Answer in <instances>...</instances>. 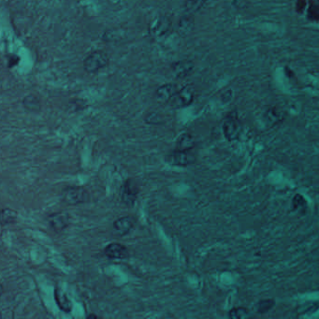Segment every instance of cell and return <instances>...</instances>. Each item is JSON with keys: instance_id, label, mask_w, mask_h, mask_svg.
Listing matches in <instances>:
<instances>
[{"instance_id": "6da1fadb", "label": "cell", "mask_w": 319, "mask_h": 319, "mask_svg": "<svg viewBox=\"0 0 319 319\" xmlns=\"http://www.w3.org/2000/svg\"><path fill=\"white\" fill-rule=\"evenodd\" d=\"M110 58L104 51H94L83 60V69L88 74H96L99 70L109 65Z\"/></svg>"}, {"instance_id": "7a4b0ae2", "label": "cell", "mask_w": 319, "mask_h": 319, "mask_svg": "<svg viewBox=\"0 0 319 319\" xmlns=\"http://www.w3.org/2000/svg\"><path fill=\"white\" fill-rule=\"evenodd\" d=\"M166 163L172 166L178 167H187L189 165L196 163L197 161V154L192 150H178L174 149L171 151L166 157Z\"/></svg>"}, {"instance_id": "3957f363", "label": "cell", "mask_w": 319, "mask_h": 319, "mask_svg": "<svg viewBox=\"0 0 319 319\" xmlns=\"http://www.w3.org/2000/svg\"><path fill=\"white\" fill-rule=\"evenodd\" d=\"M243 130V126L238 118L236 111H232L224 119L223 132L225 138L229 141H237Z\"/></svg>"}, {"instance_id": "277c9868", "label": "cell", "mask_w": 319, "mask_h": 319, "mask_svg": "<svg viewBox=\"0 0 319 319\" xmlns=\"http://www.w3.org/2000/svg\"><path fill=\"white\" fill-rule=\"evenodd\" d=\"M88 194L82 186H70L63 191V201L68 205H77L87 201Z\"/></svg>"}, {"instance_id": "5b68a950", "label": "cell", "mask_w": 319, "mask_h": 319, "mask_svg": "<svg viewBox=\"0 0 319 319\" xmlns=\"http://www.w3.org/2000/svg\"><path fill=\"white\" fill-rule=\"evenodd\" d=\"M171 100V105L176 109L188 107L193 103V89L190 87H184V88L179 90Z\"/></svg>"}, {"instance_id": "8992f818", "label": "cell", "mask_w": 319, "mask_h": 319, "mask_svg": "<svg viewBox=\"0 0 319 319\" xmlns=\"http://www.w3.org/2000/svg\"><path fill=\"white\" fill-rule=\"evenodd\" d=\"M139 195V189L131 179H127L122 187V201L126 206L133 207Z\"/></svg>"}, {"instance_id": "52a82bcc", "label": "cell", "mask_w": 319, "mask_h": 319, "mask_svg": "<svg viewBox=\"0 0 319 319\" xmlns=\"http://www.w3.org/2000/svg\"><path fill=\"white\" fill-rule=\"evenodd\" d=\"M171 31V21L168 17H159L152 22L150 32L155 37H163Z\"/></svg>"}, {"instance_id": "ba28073f", "label": "cell", "mask_w": 319, "mask_h": 319, "mask_svg": "<svg viewBox=\"0 0 319 319\" xmlns=\"http://www.w3.org/2000/svg\"><path fill=\"white\" fill-rule=\"evenodd\" d=\"M194 69V63L190 60H181L171 65V71L177 79L186 78Z\"/></svg>"}, {"instance_id": "9c48e42d", "label": "cell", "mask_w": 319, "mask_h": 319, "mask_svg": "<svg viewBox=\"0 0 319 319\" xmlns=\"http://www.w3.org/2000/svg\"><path fill=\"white\" fill-rule=\"evenodd\" d=\"M104 255L110 260H125L129 256L126 246L116 243L108 245L104 249Z\"/></svg>"}, {"instance_id": "30bf717a", "label": "cell", "mask_w": 319, "mask_h": 319, "mask_svg": "<svg viewBox=\"0 0 319 319\" xmlns=\"http://www.w3.org/2000/svg\"><path fill=\"white\" fill-rule=\"evenodd\" d=\"M135 220L130 215L121 217L113 223V230L118 236H126L133 229Z\"/></svg>"}, {"instance_id": "8fae6325", "label": "cell", "mask_w": 319, "mask_h": 319, "mask_svg": "<svg viewBox=\"0 0 319 319\" xmlns=\"http://www.w3.org/2000/svg\"><path fill=\"white\" fill-rule=\"evenodd\" d=\"M48 223L55 231L65 230L69 224V215L67 213H54L48 216Z\"/></svg>"}, {"instance_id": "7c38bea8", "label": "cell", "mask_w": 319, "mask_h": 319, "mask_svg": "<svg viewBox=\"0 0 319 319\" xmlns=\"http://www.w3.org/2000/svg\"><path fill=\"white\" fill-rule=\"evenodd\" d=\"M180 88L178 85L175 83L164 84L156 90V99L159 100L160 102H168L175 96V94L178 92Z\"/></svg>"}, {"instance_id": "4fadbf2b", "label": "cell", "mask_w": 319, "mask_h": 319, "mask_svg": "<svg viewBox=\"0 0 319 319\" xmlns=\"http://www.w3.org/2000/svg\"><path fill=\"white\" fill-rule=\"evenodd\" d=\"M54 299L58 305L60 309L65 313H70L72 310V304L70 300L67 297V294L63 292L59 289H55L54 290Z\"/></svg>"}, {"instance_id": "5bb4252c", "label": "cell", "mask_w": 319, "mask_h": 319, "mask_svg": "<svg viewBox=\"0 0 319 319\" xmlns=\"http://www.w3.org/2000/svg\"><path fill=\"white\" fill-rule=\"evenodd\" d=\"M292 207L300 215H305L308 211V203L303 195L296 194L292 199Z\"/></svg>"}, {"instance_id": "9a60e30c", "label": "cell", "mask_w": 319, "mask_h": 319, "mask_svg": "<svg viewBox=\"0 0 319 319\" xmlns=\"http://www.w3.org/2000/svg\"><path fill=\"white\" fill-rule=\"evenodd\" d=\"M195 147V140L193 136L188 133H184L179 137L176 143V149L178 150H192Z\"/></svg>"}, {"instance_id": "2e32d148", "label": "cell", "mask_w": 319, "mask_h": 319, "mask_svg": "<svg viewBox=\"0 0 319 319\" xmlns=\"http://www.w3.org/2000/svg\"><path fill=\"white\" fill-rule=\"evenodd\" d=\"M17 220V214L11 209H2L0 211V225L7 226L10 224H14Z\"/></svg>"}, {"instance_id": "e0dca14e", "label": "cell", "mask_w": 319, "mask_h": 319, "mask_svg": "<svg viewBox=\"0 0 319 319\" xmlns=\"http://www.w3.org/2000/svg\"><path fill=\"white\" fill-rule=\"evenodd\" d=\"M194 20L193 15L186 13L180 21L179 24V32L182 36H186L191 30L193 29Z\"/></svg>"}, {"instance_id": "ac0fdd59", "label": "cell", "mask_w": 319, "mask_h": 319, "mask_svg": "<svg viewBox=\"0 0 319 319\" xmlns=\"http://www.w3.org/2000/svg\"><path fill=\"white\" fill-rule=\"evenodd\" d=\"M22 104L26 111H31V112H37L40 110L39 99L33 95L24 97L22 100Z\"/></svg>"}, {"instance_id": "d6986e66", "label": "cell", "mask_w": 319, "mask_h": 319, "mask_svg": "<svg viewBox=\"0 0 319 319\" xmlns=\"http://www.w3.org/2000/svg\"><path fill=\"white\" fill-rule=\"evenodd\" d=\"M275 306V301L274 299H265L260 300L256 305V311L260 315H264L270 312Z\"/></svg>"}, {"instance_id": "ffe728a7", "label": "cell", "mask_w": 319, "mask_h": 319, "mask_svg": "<svg viewBox=\"0 0 319 319\" xmlns=\"http://www.w3.org/2000/svg\"><path fill=\"white\" fill-rule=\"evenodd\" d=\"M204 0H186L185 7L187 14L194 15L204 6Z\"/></svg>"}, {"instance_id": "44dd1931", "label": "cell", "mask_w": 319, "mask_h": 319, "mask_svg": "<svg viewBox=\"0 0 319 319\" xmlns=\"http://www.w3.org/2000/svg\"><path fill=\"white\" fill-rule=\"evenodd\" d=\"M264 118L266 120L268 124L274 126V125H276L277 123L281 122L282 115H281L280 112H278L275 109H269L264 113Z\"/></svg>"}, {"instance_id": "7402d4cb", "label": "cell", "mask_w": 319, "mask_h": 319, "mask_svg": "<svg viewBox=\"0 0 319 319\" xmlns=\"http://www.w3.org/2000/svg\"><path fill=\"white\" fill-rule=\"evenodd\" d=\"M249 311L245 307H235L229 312V318L231 319H245L248 317Z\"/></svg>"}, {"instance_id": "603a6c76", "label": "cell", "mask_w": 319, "mask_h": 319, "mask_svg": "<svg viewBox=\"0 0 319 319\" xmlns=\"http://www.w3.org/2000/svg\"><path fill=\"white\" fill-rule=\"evenodd\" d=\"M145 122L150 125H160L163 123L161 116L156 112L149 113L145 118Z\"/></svg>"}, {"instance_id": "cb8c5ba5", "label": "cell", "mask_w": 319, "mask_h": 319, "mask_svg": "<svg viewBox=\"0 0 319 319\" xmlns=\"http://www.w3.org/2000/svg\"><path fill=\"white\" fill-rule=\"evenodd\" d=\"M308 18L311 21H318L319 20V7L317 4L312 2L308 9Z\"/></svg>"}, {"instance_id": "d4e9b609", "label": "cell", "mask_w": 319, "mask_h": 319, "mask_svg": "<svg viewBox=\"0 0 319 319\" xmlns=\"http://www.w3.org/2000/svg\"><path fill=\"white\" fill-rule=\"evenodd\" d=\"M20 58L17 55H10L8 57V62H7V67H13L19 63Z\"/></svg>"}, {"instance_id": "484cf974", "label": "cell", "mask_w": 319, "mask_h": 319, "mask_svg": "<svg viewBox=\"0 0 319 319\" xmlns=\"http://www.w3.org/2000/svg\"><path fill=\"white\" fill-rule=\"evenodd\" d=\"M305 6H306L305 0H298L297 4H296V10L300 13H303L305 10Z\"/></svg>"}, {"instance_id": "4316f807", "label": "cell", "mask_w": 319, "mask_h": 319, "mask_svg": "<svg viewBox=\"0 0 319 319\" xmlns=\"http://www.w3.org/2000/svg\"><path fill=\"white\" fill-rule=\"evenodd\" d=\"M1 293H2V286L0 285V295H1Z\"/></svg>"}]
</instances>
